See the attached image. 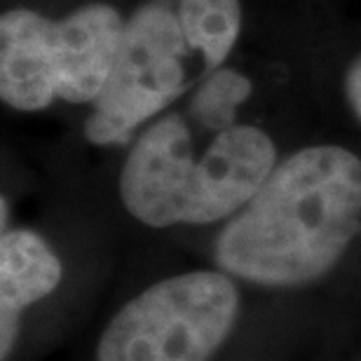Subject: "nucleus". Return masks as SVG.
Returning <instances> with one entry per match:
<instances>
[{"label": "nucleus", "mask_w": 361, "mask_h": 361, "mask_svg": "<svg viewBox=\"0 0 361 361\" xmlns=\"http://www.w3.org/2000/svg\"><path fill=\"white\" fill-rule=\"evenodd\" d=\"M361 230V160L343 146H307L277 162L216 237L214 258L233 277L302 286L341 261Z\"/></svg>", "instance_id": "1"}, {"label": "nucleus", "mask_w": 361, "mask_h": 361, "mask_svg": "<svg viewBox=\"0 0 361 361\" xmlns=\"http://www.w3.org/2000/svg\"><path fill=\"white\" fill-rule=\"evenodd\" d=\"M274 167L277 148L261 127L237 122L195 160L185 118L164 113L134 139L118 188L143 226H207L240 212Z\"/></svg>", "instance_id": "2"}, {"label": "nucleus", "mask_w": 361, "mask_h": 361, "mask_svg": "<svg viewBox=\"0 0 361 361\" xmlns=\"http://www.w3.org/2000/svg\"><path fill=\"white\" fill-rule=\"evenodd\" d=\"M127 17L108 3H87L66 17L12 7L0 17V99L21 113L56 99L94 104L113 73Z\"/></svg>", "instance_id": "3"}, {"label": "nucleus", "mask_w": 361, "mask_h": 361, "mask_svg": "<svg viewBox=\"0 0 361 361\" xmlns=\"http://www.w3.org/2000/svg\"><path fill=\"white\" fill-rule=\"evenodd\" d=\"M237 312L240 293L228 274H176L148 286L113 317L97 361H212Z\"/></svg>", "instance_id": "4"}, {"label": "nucleus", "mask_w": 361, "mask_h": 361, "mask_svg": "<svg viewBox=\"0 0 361 361\" xmlns=\"http://www.w3.org/2000/svg\"><path fill=\"white\" fill-rule=\"evenodd\" d=\"M190 47L174 7L146 0L129 14L113 73L92 104L85 136L94 146H127L188 90Z\"/></svg>", "instance_id": "5"}, {"label": "nucleus", "mask_w": 361, "mask_h": 361, "mask_svg": "<svg viewBox=\"0 0 361 361\" xmlns=\"http://www.w3.org/2000/svg\"><path fill=\"white\" fill-rule=\"evenodd\" d=\"M61 281V261L33 230H3L0 240V357L17 343L21 312Z\"/></svg>", "instance_id": "6"}, {"label": "nucleus", "mask_w": 361, "mask_h": 361, "mask_svg": "<svg viewBox=\"0 0 361 361\" xmlns=\"http://www.w3.org/2000/svg\"><path fill=\"white\" fill-rule=\"evenodd\" d=\"M180 31L207 71L223 68L242 33L240 0H176Z\"/></svg>", "instance_id": "7"}, {"label": "nucleus", "mask_w": 361, "mask_h": 361, "mask_svg": "<svg viewBox=\"0 0 361 361\" xmlns=\"http://www.w3.org/2000/svg\"><path fill=\"white\" fill-rule=\"evenodd\" d=\"M251 97V80L242 71L223 66L207 71L190 97V115L212 134L237 125V111Z\"/></svg>", "instance_id": "8"}, {"label": "nucleus", "mask_w": 361, "mask_h": 361, "mask_svg": "<svg viewBox=\"0 0 361 361\" xmlns=\"http://www.w3.org/2000/svg\"><path fill=\"white\" fill-rule=\"evenodd\" d=\"M343 92H345V101H348V106L352 108V113H355L357 120L361 122V54L350 63L348 71H345Z\"/></svg>", "instance_id": "9"}]
</instances>
